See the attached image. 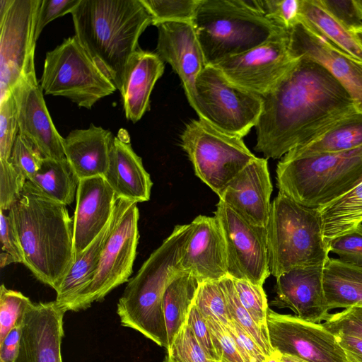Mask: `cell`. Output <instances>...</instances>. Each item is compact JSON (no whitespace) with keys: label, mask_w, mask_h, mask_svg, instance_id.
Here are the masks:
<instances>
[{"label":"cell","mask_w":362,"mask_h":362,"mask_svg":"<svg viewBox=\"0 0 362 362\" xmlns=\"http://www.w3.org/2000/svg\"><path fill=\"white\" fill-rule=\"evenodd\" d=\"M262 98L255 150L265 158H282L357 111L353 100L322 65L298 58Z\"/></svg>","instance_id":"6da1fadb"},{"label":"cell","mask_w":362,"mask_h":362,"mask_svg":"<svg viewBox=\"0 0 362 362\" xmlns=\"http://www.w3.org/2000/svg\"><path fill=\"white\" fill-rule=\"evenodd\" d=\"M8 215L23 251V264L57 291L74 260V220L66 205L28 180Z\"/></svg>","instance_id":"7a4b0ae2"},{"label":"cell","mask_w":362,"mask_h":362,"mask_svg":"<svg viewBox=\"0 0 362 362\" xmlns=\"http://www.w3.org/2000/svg\"><path fill=\"white\" fill-rule=\"evenodd\" d=\"M71 14L75 36L119 90L151 15L140 0H81Z\"/></svg>","instance_id":"3957f363"},{"label":"cell","mask_w":362,"mask_h":362,"mask_svg":"<svg viewBox=\"0 0 362 362\" xmlns=\"http://www.w3.org/2000/svg\"><path fill=\"white\" fill-rule=\"evenodd\" d=\"M192 230L191 223L176 226L128 281L117 304L122 326L140 332L166 350L163 298L170 282L182 271L180 262Z\"/></svg>","instance_id":"277c9868"},{"label":"cell","mask_w":362,"mask_h":362,"mask_svg":"<svg viewBox=\"0 0 362 362\" xmlns=\"http://www.w3.org/2000/svg\"><path fill=\"white\" fill-rule=\"evenodd\" d=\"M192 23L206 66L245 52L289 30L268 20L253 0H200Z\"/></svg>","instance_id":"5b68a950"},{"label":"cell","mask_w":362,"mask_h":362,"mask_svg":"<svg viewBox=\"0 0 362 362\" xmlns=\"http://www.w3.org/2000/svg\"><path fill=\"white\" fill-rule=\"evenodd\" d=\"M276 171L279 192L319 209L362 181V146L308 157L284 156Z\"/></svg>","instance_id":"8992f818"},{"label":"cell","mask_w":362,"mask_h":362,"mask_svg":"<svg viewBox=\"0 0 362 362\" xmlns=\"http://www.w3.org/2000/svg\"><path fill=\"white\" fill-rule=\"evenodd\" d=\"M267 229L269 265L274 277L297 267L325 266L329 258L318 209L279 192L272 202Z\"/></svg>","instance_id":"52a82bcc"},{"label":"cell","mask_w":362,"mask_h":362,"mask_svg":"<svg viewBox=\"0 0 362 362\" xmlns=\"http://www.w3.org/2000/svg\"><path fill=\"white\" fill-rule=\"evenodd\" d=\"M40 86L45 95L68 98L88 110L117 90L75 35L46 53Z\"/></svg>","instance_id":"ba28073f"},{"label":"cell","mask_w":362,"mask_h":362,"mask_svg":"<svg viewBox=\"0 0 362 362\" xmlns=\"http://www.w3.org/2000/svg\"><path fill=\"white\" fill-rule=\"evenodd\" d=\"M180 140L195 175L219 197L229 182L257 158L243 138L200 119L186 124Z\"/></svg>","instance_id":"9c48e42d"},{"label":"cell","mask_w":362,"mask_h":362,"mask_svg":"<svg viewBox=\"0 0 362 362\" xmlns=\"http://www.w3.org/2000/svg\"><path fill=\"white\" fill-rule=\"evenodd\" d=\"M195 89L199 119L240 138L255 127L262 112L261 95L232 83L214 66L199 74Z\"/></svg>","instance_id":"30bf717a"},{"label":"cell","mask_w":362,"mask_h":362,"mask_svg":"<svg viewBox=\"0 0 362 362\" xmlns=\"http://www.w3.org/2000/svg\"><path fill=\"white\" fill-rule=\"evenodd\" d=\"M41 0H0V100L35 73V30Z\"/></svg>","instance_id":"8fae6325"},{"label":"cell","mask_w":362,"mask_h":362,"mask_svg":"<svg viewBox=\"0 0 362 362\" xmlns=\"http://www.w3.org/2000/svg\"><path fill=\"white\" fill-rule=\"evenodd\" d=\"M137 203L130 201L113 227L102 250L89 286L72 308L79 311L101 301L113 289L129 281L139 238Z\"/></svg>","instance_id":"7c38bea8"},{"label":"cell","mask_w":362,"mask_h":362,"mask_svg":"<svg viewBox=\"0 0 362 362\" xmlns=\"http://www.w3.org/2000/svg\"><path fill=\"white\" fill-rule=\"evenodd\" d=\"M214 217L225 242L228 276L263 286L271 274L267 228L250 223L221 200Z\"/></svg>","instance_id":"4fadbf2b"},{"label":"cell","mask_w":362,"mask_h":362,"mask_svg":"<svg viewBox=\"0 0 362 362\" xmlns=\"http://www.w3.org/2000/svg\"><path fill=\"white\" fill-rule=\"evenodd\" d=\"M289 30L245 52L226 58L214 66L232 83L263 95L293 66Z\"/></svg>","instance_id":"5bb4252c"},{"label":"cell","mask_w":362,"mask_h":362,"mask_svg":"<svg viewBox=\"0 0 362 362\" xmlns=\"http://www.w3.org/2000/svg\"><path fill=\"white\" fill-rule=\"evenodd\" d=\"M267 330L272 348L282 355L306 362H349L337 337L322 323L269 308Z\"/></svg>","instance_id":"9a60e30c"},{"label":"cell","mask_w":362,"mask_h":362,"mask_svg":"<svg viewBox=\"0 0 362 362\" xmlns=\"http://www.w3.org/2000/svg\"><path fill=\"white\" fill-rule=\"evenodd\" d=\"M289 47L295 58L305 57L325 66L349 93L356 110L362 113V61L300 21L289 30Z\"/></svg>","instance_id":"2e32d148"},{"label":"cell","mask_w":362,"mask_h":362,"mask_svg":"<svg viewBox=\"0 0 362 362\" xmlns=\"http://www.w3.org/2000/svg\"><path fill=\"white\" fill-rule=\"evenodd\" d=\"M11 93L18 133L32 143L44 158H65L64 138L54 127L35 72L21 78Z\"/></svg>","instance_id":"e0dca14e"},{"label":"cell","mask_w":362,"mask_h":362,"mask_svg":"<svg viewBox=\"0 0 362 362\" xmlns=\"http://www.w3.org/2000/svg\"><path fill=\"white\" fill-rule=\"evenodd\" d=\"M156 53L179 76L190 106L198 109L195 83L206 66L192 22H166L158 25Z\"/></svg>","instance_id":"ac0fdd59"},{"label":"cell","mask_w":362,"mask_h":362,"mask_svg":"<svg viewBox=\"0 0 362 362\" xmlns=\"http://www.w3.org/2000/svg\"><path fill=\"white\" fill-rule=\"evenodd\" d=\"M64 308L56 300L31 303L21 322L17 362H62Z\"/></svg>","instance_id":"d6986e66"},{"label":"cell","mask_w":362,"mask_h":362,"mask_svg":"<svg viewBox=\"0 0 362 362\" xmlns=\"http://www.w3.org/2000/svg\"><path fill=\"white\" fill-rule=\"evenodd\" d=\"M325 266L297 267L276 277L272 304L289 308L302 320L321 324L330 313L323 287Z\"/></svg>","instance_id":"ffe728a7"},{"label":"cell","mask_w":362,"mask_h":362,"mask_svg":"<svg viewBox=\"0 0 362 362\" xmlns=\"http://www.w3.org/2000/svg\"><path fill=\"white\" fill-rule=\"evenodd\" d=\"M272 189L267 159L257 157L229 182L219 199L250 223L267 228Z\"/></svg>","instance_id":"44dd1931"},{"label":"cell","mask_w":362,"mask_h":362,"mask_svg":"<svg viewBox=\"0 0 362 362\" xmlns=\"http://www.w3.org/2000/svg\"><path fill=\"white\" fill-rule=\"evenodd\" d=\"M191 223L192 230L180 262L181 270L191 273L200 283L228 276L226 245L216 218L199 215Z\"/></svg>","instance_id":"7402d4cb"},{"label":"cell","mask_w":362,"mask_h":362,"mask_svg":"<svg viewBox=\"0 0 362 362\" xmlns=\"http://www.w3.org/2000/svg\"><path fill=\"white\" fill-rule=\"evenodd\" d=\"M116 200L115 192L103 176L80 180L73 218L74 259L107 225L112 217Z\"/></svg>","instance_id":"603a6c76"},{"label":"cell","mask_w":362,"mask_h":362,"mask_svg":"<svg viewBox=\"0 0 362 362\" xmlns=\"http://www.w3.org/2000/svg\"><path fill=\"white\" fill-rule=\"evenodd\" d=\"M103 177L117 198L136 203L150 199L153 182L141 158L133 150L125 129H120L113 137L109 164Z\"/></svg>","instance_id":"cb8c5ba5"},{"label":"cell","mask_w":362,"mask_h":362,"mask_svg":"<svg viewBox=\"0 0 362 362\" xmlns=\"http://www.w3.org/2000/svg\"><path fill=\"white\" fill-rule=\"evenodd\" d=\"M163 72L164 62L156 52L139 47L132 54L119 90L128 120L136 123L149 110L151 92Z\"/></svg>","instance_id":"d4e9b609"},{"label":"cell","mask_w":362,"mask_h":362,"mask_svg":"<svg viewBox=\"0 0 362 362\" xmlns=\"http://www.w3.org/2000/svg\"><path fill=\"white\" fill-rule=\"evenodd\" d=\"M113 137L110 130L91 123L64 138L65 158L79 180L105 175Z\"/></svg>","instance_id":"484cf974"},{"label":"cell","mask_w":362,"mask_h":362,"mask_svg":"<svg viewBox=\"0 0 362 362\" xmlns=\"http://www.w3.org/2000/svg\"><path fill=\"white\" fill-rule=\"evenodd\" d=\"M130 201L117 198L110 221L95 240L77 257L56 291V301L66 311L73 306L90 284L95 274L102 250L119 217Z\"/></svg>","instance_id":"4316f807"},{"label":"cell","mask_w":362,"mask_h":362,"mask_svg":"<svg viewBox=\"0 0 362 362\" xmlns=\"http://www.w3.org/2000/svg\"><path fill=\"white\" fill-rule=\"evenodd\" d=\"M323 287L329 310L362 306V267L329 257L323 269Z\"/></svg>","instance_id":"83f0119b"},{"label":"cell","mask_w":362,"mask_h":362,"mask_svg":"<svg viewBox=\"0 0 362 362\" xmlns=\"http://www.w3.org/2000/svg\"><path fill=\"white\" fill-rule=\"evenodd\" d=\"M362 146V113L356 111L310 141L293 148L284 156L291 158L337 153Z\"/></svg>","instance_id":"f1b7e54d"},{"label":"cell","mask_w":362,"mask_h":362,"mask_svg":"<svg viewBox=\"0 0 362 362\" xmlns=\"http://www.w3.org/2000/svg\"><path fill=\"white\" fill-rule=\"evenodd\" d=\"M200 282L191 273L181 271L170 282L163 298V312L170 348L187 322Z\"/></svg>","instance_id":"f546056e"},{"label":"cell","mask_w":362,"mask_h":362,"mask_svg":"<svg viewBox=\"0 0 362 362\" xmlns=\"http://www.w3.org/2000/svg\"><path fill=\"white\" fill-rule=\"evenodd\" d=\"M299 21L362 61V47L353 33L327 10L321 0H300Z\"/></svg>","instance_id":"4dcf8cb0"},{"label":"cell","mask_w":362,"mask_h":362,"mask_svg":"<svg viewBox=\"0 0 362 362\" xmlns=\"http://www.w3.org/2000/svg\"><path fill=\"white\" fill-rule=\"evenodd\" d=\"M319 211L327 244L335 237L362 223V181Z\"/></svg>","instance_id":"1f68e13d"},{"label":"cell","mask_w":362,"mask_h":362,"mask_svg":"<svg viewBox=\"0 0 362 362\" xmlns=\"http://www.w3.org/2000/svg\"><path fill=\"white\" fill-rule=\"evenodd\" d=\"M30 181L51 199L67 206L74 200L80 180L65 158H45Z\"/></svg>","instance_id":"d6a6232c"},{"label":"cell","mask_w":362,"mask_h":362,"mask_svg":"<svg viewBox=\"0 0 362 362\" xmlns=\"http://www.w3.org/2000/svg\"><path fill=\"white\" fill-rule=\"evenodd\" d=\"M223 292L230 319L238 324L258 344L264 354L267 356L274 350L272 348L269 337L256 325L249 313L242 305L237 296L233 279L226 276L219 280Z\"/></svg>","instance_id":"836d02e7"},{"label":"cell","mask_w":362,"mask_h":362,"mask_svg":"<svg viewBox=\"0 0 362 362\" xmlns=\"http://www.w3.org/2000/svg\"><path fill=\"white\" fill-rule=\"evenodd\" d=\"M193 304L204 319L214 320L227 327L230 319L219 280L201 282Z\"/></svg>","instance_id":"e575fe53"},{"label":"cell","mask_w":362,"mask_h":362,"mask_svg":"<svg viewBox=\"0 0 362 362\" xmlns=\"http://www.w3.org/2000/svg\"><path fill=\"white\" fill-rule=\"evenodd\" d=\"M152 18V25L192 22L200 0H140Z\"/></svg>","instance_id":"d590c367"},{"label":"cell","mask_w":362,"mask_h":362,"mask_svg":"<svg viewBox=\"0 0 362 362\" xmlns=\"http://www.w3.org/2000/svg\"><path fill=\"white\" fill-rule=\"evenodd\" d=\"M233 281L242 305L259 328L268 337L267 315L269 308L263 286L254 284L247 280L233 279Z\"/></svg>","instance_id":"8d00e7d4"},{"label":"cell","mask_w":362,"mask_h":362,"mask_svg":"<svg viewBox=\"0 0 362 362\" xmlns=\"http://www.w3.org/2000/svg\"><path fill=\"white\" fill-rule=\"evenodd\" d=\"M32 303L30 298L18 291L0 287V342L8 333L22 321L23 315Z\"/></svg>","instance_id":"74e56055"},{"label":"cell","mask_w":362,"mask_h":362,"mask_svg":"<svg viewBox=\"0 0 362 362\" xmlns=\"http://www.w3.org/2000/svg\"><path fill=\"white\" fill-rule=\"evenodd\" d=\"M255 7L268 20L286 29L299 22L300 0H253Z\"/></svg>","instance_id":"f35d334b"},{"label":"cell","mask_w":362,"mask_h":362,"mask_svg":"<svg viewBox=\"0 0 362 362\" xmlns=\"http://www.w3.org/2000/svg\"><path fill=\"white\" fill-rule=\"evenodd\" d=\"M18 132L15 101L10 93L0 100V160L9 161Z\"/></svg>","instance_id":"ab89813d"},{"label":"cell","mask_w":362,"mask_h":362,"mask_svg":"<svg viewBox=\"0 0 362 362\" xmlns=\"http://www.w3.org/2000/svg\"><path fill=\"white\" fill-rule=\"evenodd\" d=\"M44 159L34 145L18 133L9 160L13 166L30 181L40 168Z\"/></svg>","instance_id":"60d3db41"},{"label":"cell","mask_w":362,"mask_h":362,"mask_svg":"<svg viewBox=\"0 0 362 362\" xmlns=\"http://www.w3.org/2000/svg\"><path fill=\"white\" fill-rule=\"evenodd\" d=\"M167 355L175 362H216L199 344L187 323L179 332Z\"/></svg>","instance_id":"b9f144b4"},{"label":"cell","mask_w":362,"mask_h":362,"mask_svg":"<svg viewBox=\"0 0 362 362\" xmlns=\"http://www.w3.org/2000/svg\"><path fill=\"white\" fill-rule=\"evenodd\" d=\"M329 252L341 261L362 267V223L328 243Z\"/></svg>","instance_id":"7bdbcfd3"},{"label":"cell","mask_w":362,"mask_h":362,"mask_svg":"<svg viewBox=\"0 0 362 362\" xmlns=\"http://www.w3.org/2000/svg\"><path fill=\"white\" fill-rule=\"evenodd\" d=\"M25 176L8 160H0V209L9 210L19 198L25 182Z\"/></svg>","instance_id":"ee69618b"},{"label":"cell","mask_w":362,"mask_h":362,"mask_svg":"<svg viewBox=\"0 0 362 362\" xmlns=\"http://www.w3.org/2000/svg\"><path fill=\"white\" fill-rule=\"evenodd\" d=\"M322 324L333 334L341 333L362 339V306H352L329 314Z\"/></svg>","instance_id":"f6af8a7d"},{"label":"cell","mask_w":362,"mask_h":362,"mask_svg":"<svg viewBox=\"0 0 362 362\" xmlns=\"http://www.w3.org/2000/svg\"><path fill=\"white\" fill-rule=\"evenodd\" d=\"M206 320L218 360L226 362H245L227 327L214 320Z\"/></svg>","instance_id":"bcb514c9"},{"label":"cell","mask_w":362,"mask_h":362,"mask_svg":"<svg viewBox=\"0 0 362 362\" xmlns=\"http://www.w3.org/2000/svg\"><path fill=\"white\" fill-rule=\"evenodd\" d=\"M80 1L81 0H41L36 24V40H38L43 28L48 23L57 18L71 13Z\"/></svg>","instance_id":"7dc6e473"},{"label":"cell","mask_w":362,"mask_h":362,"mask_svg":"<svg viewBox=\"0 0 362 362\" xmlns=\"http://www.w3.org/2000/svg\"><path fill=\"white\" fill-rule=\"evenodd\" d=\"M227 329L245 362H264L267 358L256 341L238 324L230 320Z\"/></svg>","instance_id":"c3c4849f"},{"label":"cell","mask_w":362,"mask_h":362,"mask_svg":"<svg viewBox=\"0 0 362 362\" xmlns=\"http://www.w3.org/2000/svg\"><path fill=\"white\" fill-rule=\"evenodd\" d=\"M186 323L207 355L212 359L218 360L206 320L193 303Z\"/></svg>","instance_id":"681fc988"},{"label":"cell","mask_w":362,"mask_h":362,"mask_svg":"<svg viewBox=\"0 0 362 362\" xmlns=\"http://www.w3.org/2000/svg\"><path fill=\"white\" fill-rule=\"evenodd\" d=\"M0 209V240L4 252L10 255L16 263L24 262V254L13 226L8 214Z\"/></svg>","instance_id":"f907efd6"},{"label":"cell","mask_w":362,"mask_h":362,"mask_svg":"<svg viewBox=\"0 0 362 362\" xmlns=\"http://www.w3.org/2000/svg\"><path fill=\"white\" fill-rule=\"evenodd\" d=\"M327 10L347 29L362 25L354 0H321Z\"/></svg>","instance_id":"816d5d0a"},{"label":"cell","mask_w":362,"mask_h":362,"mask_svg":"<svg viewBox=\"0 0 362 362\" xmlns=\"http://www.w3.org/2000/svg\"><path fill=\"white\" fill-rule=\"evenodd\" d=\"M21 322L0 342V362H17L21 346Z\"/></svg>","instance_id":"f5cc1de1"},{"label":"cell","mask_w":362,"mask_h":362,"mask_svg":"<svg viewBox=\"0 0 362 362\" xmlns=\"http://www.w3.org/2000/svg\"><path fill=\"white\" fill-rule=\"evenodd\" d=\"M345 352L362 362V339L356 337L338 333L334 334Z\"/></svg>","instance_id":"db71d44e"},{"label":"cell","mask_w":362,"mask_h":362,"mask_svg":"<svg viewBox=\"0 0 362 362\" xmlns=\"http://www.w3.org/2000/svg\"><path fill=\"white\" fill-rule=\"evenodd\" d=\"M16 262L14 259L8 254L2 252L0 255V266L1 268L8 265L11 263Z\"/></svg>","instance_id":"11a10c76"},{"label":"cell","mask_w":362,"mask_h":362,"mask_svg":"<svg viewBox=\"0 0 362 362\" xmlns=\"http://www.w3.org/2000/svg\"><path fill=\"white\" fill-rule=\"evenodd\" d=\"M350 31L353 33L357 42L362 47V25L353 28Z\"/></svg>","instance_id":"9f6ffc18"},{"label":"cell","mask_w":362,"mask_h":362,"mask_svg":"<svg viewBox=\"0 0 362 362\" xmlns=\"http://www.w3.org/2000/svg\"><path fill=\"white\" fill-rule=\"evenodd\" d=\"M281 354L274 350L272 354L267 356L264 362H281Z\"/></svg>","instance_id":"6f0895ef"},{"label":"cell","mask_w":362,"mask_h":362,"mask_svg":"<svg viewBox=\"0 0 362 362\" xmlns=\"http://www.w3.org/2000/svg\"><path fill=\"white\" fill-rule=\"evenodd\" d=\"M281 362H306L301 359H299L296 357H293L287 355H282L281 356Z\"/></svg>","instance_id":"680465c9"},{"label":"cell","mask_w":362,"mask_h":362,"mask_svg":"<svg viewBox=\"0 0 362 362\" xmlns=\"http://www.w3.org/2000/svg\"><path fill=\"white\" fill-rule=\"evenodd\" d=\"M355 5L362 21V0H354Z\"/></svg>","instance_id":"91938a15"},{"label":"cell","mask_w":362,"mask_h":362,"mask_svg":"<svg viewBox=\"0 0 362 362\" xmlns=\"http://www.w3.org/2000/svg\"><path fill=\"white\" fill-rule=\"evenodd\" d=\"M346 355H347V358H348L349 362H360L358 360H356V358H354V357H352L351 356H350L347 354H346Z\"/></svg>","instance_id":"94428289"},{"label":"cell","mask_w":362,"mask_h":362,"mask_svg":"<svg viewBox=\"0 0 362 362\" xmlns=\"http://www.w3.org/2000/svg\"><path fill=\"white\" fill-rule=\"evenodd\" d=\"M165 362H175L169 356L166 354Z\"/></svg>","instance_id":"6125c7cd"},{"label":"cell","mask_w":362,"mask_h":362,"mask_svg":"<svg viewBox=\"0 0 362 362\" xmlns=\"http://www.w3.org/2000/svg\"><path fill=\"white\" fill-rule=\"evenodd\" d=\"M216 362H226V361L223 360H216Z\"/></svg>","instance_id":"be15d7a7"}]
</instances>
